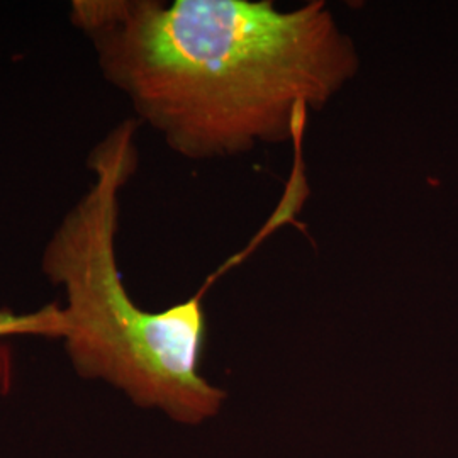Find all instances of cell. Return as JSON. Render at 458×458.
I'll list each match as a JSON object with an SVG mask.
<instances>
[{
  "instance_id": "6da1fadb",
  "label": "cell",
  "mask_w": 458,
  "mask_h": 458,
  "mask_svg": "<svg viewBox=\"0 0 458 458\" xmlns=\"http://www.w3.org/2000/svg\"><path fill=\"white\" fill-rule=\"evenodd\" d=\"M72 19L138 123L189 160L294 145L360 70L323 0H81Z\"/></svg>"
},
{
  "instance_id": "7a4b0ae2",
  "label": "cell",
  "mask_w": 458,
  "mask_h": 458,
  "mask_svg": "<svg viewBox=\"0 0 458 458\" xmlns=\"http://www.w3.org/2000/svg\"><path fill=\"white\" fill-rule=\"evenodd\" d=\"M138 119H126L89 157L94 181L43 251L41 268L65 291L60 338L79 376L104 380L141 408L197 425L221 410L226 393L200 374L208 340L204 295L272 234L262 231L223 263L194 297L164 311L140 308L119 272L115 236L121 192L138 170Z\"/></svg>"
},
{
  "instance_id": "3957f363",
  "label": "cell",
  "mask_w": 458,
  "mask_h": 458,
  "mask_svg": "<svg viewBox=\"0 0 458 458\" xmlns=\"http://www.w3.org/2000/svg\"><path fill=\"white\" fill-rule=\"evenodd\" d=\"M11 335H38V336H60L58 306H47L41 311L17 314L9 310H0V336Z\"/></svg>"
}]
</instances>
